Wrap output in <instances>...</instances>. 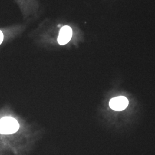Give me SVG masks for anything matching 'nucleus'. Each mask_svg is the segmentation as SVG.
I'll return each mask as SVG.
<instances>
[{
    "instance_id": "nucleus-1",
    "label": "nucleus",
    "mask_w": 155,
    "mask_h": 155,
    "mask_svg": "<svg viewBox=\"0 0 155 155\" xmlns=\"http://www.w3.org/2000/svg\"><path fill=\"white\" fill-rule=\"evenodd\" d=\"M19 129V124L11 117H5L0 120V133L10 134L16 133Z\"/></svg>"
},
{
    "instance_id": "nucleus-2",
    "label": "nucleus",
    "mask_w": 155,
    "mask_h": 155,
    "mask_svg": "<svg viewBox=\"0 0 155 155\" xmlns=\"http://www.w3.org/2000/svg\"><path fill=\"white\" fill-rule=\"evenodd\" d=\"M129 102L127 98L123 96H120L112 98L109 102L111 109L115 111H122L127 107Z\"/></svg>"
},
{
    "instance_id": "nucleus-3",
    "label": "nucleus",
    "mask_w": 155,
    "mask_h": 155,
    "mask_svg": "<svg viewBox=\"0 0 155 155\" xmlns=\"http://www.w3.org/2000/svg\"><path fill=\"white\" fill-rule=\"evenodd\" d=\"M72 36V29L69 26H64L61 29L58 42L61 45H66L71 39Z\"/></svg>"
},
{
    "instance_id": "nucleus-4",
    "label": "nucleus",
    "mask_w": 155,
    "mask_h": 155,
    "mask_svg": "<svg viewBox=\"0 0 155 155\" xmlns=\"http://www.w3.org/2000/svg\"><path fill=\"white\" fill-rule=\"evenodd\" d=\"M4 39V35L1 31H0V45L2 43Z\"/></svg>"
}]
</instances>
